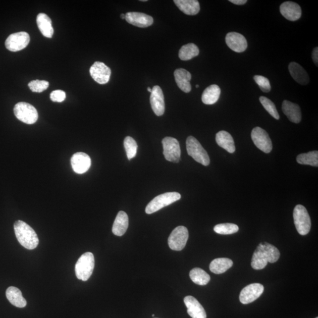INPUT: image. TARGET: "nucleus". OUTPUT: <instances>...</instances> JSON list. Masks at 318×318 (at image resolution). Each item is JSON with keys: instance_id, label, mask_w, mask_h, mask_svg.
Returning a JSON list of instances; mask_svg holds the SVG:
<instances>
[{"instance_id": "obj_1", "label": "nucleus", "mask_w": 318, "mask_h": 318, "mask_svg": "<svg viewBox=\"0 0 318 318\" xmlns=\"http://www.w3.org/2000/svg\"><path fill=\"white\" fill-rule=\"evenodd\" d=\"M280 257L277 247L271 244L260 243L253 254L251 266L255 270H263L269 262L275 263Z\"/></svg>"}, {"instance_id": "obj_2", "label": "nucleus", "mask_w": 318, "mask_h": 318, "mask_svg": "<svg viewBox=\"0 0 318 318\" xmlns=\"http://www.w3.org/2000/svg\"><path fill=\"white\" fill-rule=\"evenodd\" d=\"M14 232L18 241L25 248L33 250L37 247L39 239L37 233L30 226L22 221L14 223Z\"/></svg>"}, {"instance_id": "obj_3", "label": "nucleus", "mask_w": 318, "mask_h": 318, "mask_svg": "<svg viewBox=\"0 0 318 318\" xmlns=\"http://www.w3.org/2000/svg\"><path fill=\"white\" fill-rule=\"evenodd\" d=\"M94 263L93 253L86 252L83 254L76 264L75 272L77 278L80 280L87 281L93 274Z\"/></svg>"}, {"instance_id": "obj_4", "label": "nucleus", "mask_w": 318, "mask_h": 318, "mask_svg": "<svg viewBox=\"0 0 318 318\" xmlns=\"http://www.w3.org/2000/svg\"><path fill=\"white\" fill-rule=\"evenodd\" d=\"M186 149L187 153L194 161L205 166L210 164V158L207 151L204 149L199 141L195 137L193 136L187 137Z\"/></svg>"}, {"instance_id": "obj_5", "label": "nucleus", "mask_w": 318, "mask_h": 318, "mask_svg": "<svg viewBox=\"0 0 318 318\" xmlns=\"http://www.w3.org/2000/svg\"><path fill=\"white\" fill-rule=\"evenodd\" d=\"M181 198V195L178 192H168L160 194L150 201L146 208L147 214H152L169 206Z\"/></svg>"}, {"instance_id": "obj_6", "label": "nucleus", "mask_w": 318, "mask_h": 318, "mask_svg": "<svg viewBox=\"0 0 318 318\" xmlns=\"http://www.w3.org/2000/svg\"><path fill=\"white\" fill-rule=\"evenodd\" d=\"M293 220L297 231L300 235H306L311 228V220L306 208L301 204L296 205L293 210Z\"/></svg>"}, {"instance_id": "obj_7", "label": "nucleus", "mask_w": 318, "mask_h": 318, "mask_svg": "<svg viewBox=\"0 0 318 318\" xmlns=\"http://www.w3.org/2000/svg\"><path fill=\"white\" fill-rule=\"evenodd\" d=\"M14 113L18 119L28 125H33L38 118L36 109L26 102H18L14 106Z\"/></svg>"}, {"instance_id": "obj_8", "label": "nucleus", "mask_w": 318, "mask_h": 318, "mask_svg": "<svg viewBox=\"0 0 318 318\" xmlns=\"http://www.w3.org/2000/svg\"><path fill=\"white\" fill-rule=\"evenodd\" d=\"M188 238V230L185 226H178L173 230L169 237L168 244L170 248L176 251L183 250L185 248Z\"/></svg>"}, {"instance_id": "obj_9", "label": "nucleus", "mask_w": 318, "mask_h": 318, "mask_svg": "<svg viewBox=\"0 0 318 318\" xmlns=\"http://www.w3.org/2000/svg\"><path fill=\"white\" fill-rule=\"evenodd\" d=\"M164 154L169 162L178 163L180 160L181 150L178 140L171 137H166L162 140Z\"/></svg>"}, {"instance_id": "obj_10", "label": "nucleus", "mask_w": 318, "mask_h": 318, "mask_svg": "<svg viewBox=\"0 0 318 318\" xmlns=\"http://www.w3.org/2000/svg\"><path fill=\"white\" fill-rule=\"evenodd\" d=\"M30 41V35L26 32H19L9 35L6 41V47L11 51H19L26 48Z\"/></svg>"}, {"instance_id": "obj_11", "label": "nucleus", "mask_w": 318, "mask_h": 318, "mask_svg": "<svg viewBox=\"0 0 318 318\" xmlns=\"http://www.w3.org/2000/svg\"><path fill=\"white\" fill-rule=\"evenodd\" d=\"M251 138L254 145L265 153H270L272 150V143L268 133L261 129L256 127L251 133Z\"/></svg>"}, {"instance_id": "obj_12", "label": "nucleus", "mask_w": 318, "mask_h": 318, "mask_svg": "<svg viewBox=\"0 0 318 318\" xmlns=\"http://www.w3.org/2000/svg\"><path fill=\"white\" fill-rule=\"evenodd\" d=\"M263 291L264 286L258 283L247 285L240 292V301L243 304L252 303L259 298Z\"/></svg>"}, {"instance_id": "obj_13", "label": "nucleus", "mask_w": 318, "mask_h": 318, "mask_svg": "<svg viewBox=\"0 0 318 318\" xmlns=\"http://www.w3.org/2000/svg\"><path fill=\"white\" fill-rule=\"evenodd\" d=\"M90 73L95 81L98 84H104L109 82L112 72L105 64L96 62L90 67Z\"/></svg>"}, {"instance_id": "obj_14", "label": "nucleus", "mask_w": 318, "mask_h": 318, "mask_svg": "<svg viewBox=\"0 0 318 318\" xmlns=\"http://www.w3.org/2000/svg\"><path fill=\"white\" fill-rule=\"evenodd\" d=\"M150 101L152 110L157 116L164 114L165 111V98L161 88L155 86L152 88Z\"/></svg>"}, {"instance_id": "obj_15", "label": "nucleus", "mask_w": 318, "mask_h": 318, "mask_svg": "<svg viewBox=\"0 0 318 318\" xmlns=\"http://www.w3.org/2000/svg\"><path fill=\"white\" fill-rule=\"evenodd\" d=\"M91 164V158L88 154L79 152L73 154L71 158V165L74 172L78 174H83L90 169Z\"/></svg>"}, {"instance_id": "obj_16", "label": "nucleus", "mask_w": 318, "mask_h": 318, "mask_svg": "<svg viewBox=\"0 0 318 318\" xmlns=\"http://www.w3.org/2000/svg\"><path fill=\"white\" fill-rule=\"evenodd\" d=\"M225 41L228 47L236 52L245 51L247 47L246 39L241 34L231 32L226 35Z\"/></svg>"}, {"instance_id": "obj_17", "label": "nucleus", "mask_w": 318, "mask_h": 318, "mask_svg": "<svg viewBox=\"0 0 318 318\" xmlns=\"http://www.w3.org/2000/svg\"><path fill=\"white\" fill-rule=\"evenodd\" d=\"M125 20L127 22L140 28H146L153 23V19L147 14L139 12L126 13Z\"/></svg>"}, {"instance_id": "obj_18", "label": "nucleus", "mask_w": 318, "mask_h": 318, "mask_svg": "<svg viewBox=\"0 0 318 318\" xmlns=\"http://www.w3.org/2000/svg\"><path fill=\"white\" fill-rule=\"evenodd\" d=\"M187 308V313L192 318H206V313L203 307L193 296H187L184 298Z\"/></svg>"}, {"instance_id": "obj_19", "label": "nucleus", "mask_w": 318, "mask_h": 318, "mask_svg": "<svg viewBox=\"0 0 318 318\" xmlns=\"http://www.w3.org/2000/svg\"><path fill=\"white\" fill-rule=\"evenodd\" d=\"M280 12L286 19L291 21L299 20L302 16V10L299 5L292 2L282 3L280 6Z\"/></svg>"}, {"instance_id": "obj_20", "label": "nucleus", "mask_w": 318, "mask_h": 318, "mask_svg": "<svg viewBox=\"0 0 318 318\" xmlns=\"http://www.w3.org/2000/svg\"><path fill=\"white\" fill-rule=\"evenodd\" d=\"M282 109L290 121L295 123H299L301 121V111L299 105L291 101L284 100L283 101Z\"/></svg>"}, {"instance_id": "obj_21", "label": "nucleus", "mask_w": 318, "mask_h": 318, "mask_svg": "<svg viewBox=\"0 0 318 318\" xmlns=\"http://www.w3.org/2000/svg\"><path fill=\"white\" fill-rule=\"evenodd\" d=\"M176 83L180 89L185 93H189L192 90L190 81L192 79L191 74L185 69H178L174 73Z\"/></svg>"}, {"instance_id": "obj_22", "label": "nucleus", "mask_w": 318, "mask_h": 318, "mask_svg": "<svg viewBox=\"0 0 318 318\" xmlns=\"http://www.w3.org/2000/svg\"><path fill=\"white\" fill-rule=\"evenodd\" d=\"M288 69L293 79L297 83L301 85H306L309 83V77L308 74L299 64L292 62L289 64Z\"/></svg>"}, {"instance_id": "obj_23", "label": "nucleus", "mask_w": 318, "mask_h": 318, "mask_svg": "<svg viewBox=\"0 0 318 318\" xmlns=\"http://www.w3.org/2000/svg\"><path fill=\"white\" fill-rule=\"evenodd\" d=\"M129 226V217L126 212L120 211L117 215L112 228L113 234L122 236L127 231Z\"/></svg>"}, {"instance_id": "obj_24", "label": "nucleus", "mask_w": 318, "mask_h": 318, "mask_svg": "<svg viewBox=\"0 0 318 318\" xmlns=\"http://www.w3.org/2000/svg\"><path fill=\"white\" fill-rule=\"evenodd\" d=\"M216 141L219 146L224 148L229 153H234L235 151L234 140L231 134L226 131L222 130L219 132L216 135Z\"/></svg>"}, {"instance_id": "obj_25", "label": "nucleus", "mask_w": 318, "mask_h": 318, "mask_svg": "<svg viewBox=\"0 0 318 318\" xmlns=\"http://www.w3.org/2000/svg\"><path fill=\"white\" fill-rule=\"evenodd\" d=\"M174 3L187 15H196L200 12L199 3L197 0H175Z\"/></svg>"}, {"instance_id": "obj_26", "label": "nucleus", "mask_w": 318, "mask_h": 318, "mask_svg": "<svg viewBox=\"0 0 318 318\" xmlns=\"http://www.w3.org/2000/svg\"><path fill=\"white\" fill-rule=\"evenodd\" d=\"M6 296L13 305L23 308L27 305L26 300L23 296L22 293L19 288L10 286L6 291Z\"/></svg>"}, {"instance_id": "obj_27", "label": "nucleus", "mask_w": 318, "mask_h": 318, "mask_svg": "<svg viewBox=\"0 0 318 318\" xmlns=\"http://www.w3.org/2000/svg\"><path fill=\"white\" fill-rule=\"evenodd\" d=\"M37 24L39 30L44 37L51 38L54 34L51 20L47 14L40 13L37 17Z\"/></svg>"}, {"instance_id": "obj_28", "label": "nucleus", "mask_w": 318, "mask_h": 318, "mask_svg": "<svg viewBox=\"0 0 318 318\" xmlns=\"http://www.w3.org/2000/svg\"><path fill=\"white\" fill-rule=\"evenodd\" d=\"M221 93L220 87L217 84H212L204 90L201 95V100L205 104H214L219 100Z\"/></svg>"}, {"instance_id": "obj_29", "label": "nucleus", "mask_w": 318, "mask_h": 318, "mask_svg": "<svg viewBox=\"0 0 318 318\" xmlns=\"http://www.w3.org/2000/svg\"><path fill=\"white\" fill-rule=\"evenodd\" d=\"M233 266V261L228 258H217L211 261L210 264V270L212 273L222 274Z\"/></svg>"}, {"instance_id": "obj_30", "label": "nucleus", "mask_w": 318, "mask_h": 318, "mask_svg": "<svg viewBox=\"0 0 318 318\" xmlns=\"http://www.w3.org/2000/svg\"><path fill=\"white\" fill-rule=\"evenodd\" d=\"M189 276L194 284L201 286L207 285L210 280V275L199 268L193 269L190 272Z\"/></svg>"}, {"instance_id": "obj_31", "label": "nucleus", "mask_w": 318, "mask_h": 318, "mask_svg": "<svg viewBox=\"0 0 318 318\" xmlns=\"http://www.w3.org/2000/svg\"><path fill=\"white\" fill-rule=\"evenodd\" d=\"M199 54V49L197 46L193 43H189L182 46L180 49L179 57L183 61H187L192 59Z\"/></svg>"}, {"instance_id": "obj_32", "label": "nucleus", "mask_w": 318, "mask_h": 318, "mask_svg": "<svg viewBox=\"0 0 318 318\" xmlns=\"http://www.w3.org/2000/svg\"><path fill=\"white\" fill-rule=\"evenodd\" d=\"M296 161L299 164L310 165L317 167L318 151H312L307 153L300 154L296 157Z\"/></svg>"}, {"instance_id": "obj_33", "label": "nucleus", "mask_w": 318, "mask_h": 318, "mask_svg": "<svg viewBox=\"0 0 318 318\" xmlns=\"http://www.w3.org/2000/svg\"><path fill=\"white\" fill-rule=\"evenodd\" d=\"M124 146L129 160L136 156L137 150V144L135 140L132 137L127 136L124 140Z\"/></svg>"}, {"instance_id": "obj_34", "label": "nucleus", "mask_w": 318, "mask_h": 318, "mask_svg": "<svg viewBox=\"0 0 318 318\" xmlns=\"http://www.w3.org/2000/svg\"><path fill=\"white\" fill-rule=\"evenodd\" d=\"M239 227L235 224H221L216 225L214 227V231L220 235H231L238 232Z\"/></svg>"}, {"instance_id": "obj_35", "label": "nucleus", "mask_w": 318, "mask_h": 318, "mask_svg": "<svg viewBox=\"0 0 318 318\" xmlns=\"http://www.w3.org/2000/svg\"><path fill=\"white\" fill-rule=\"evenodd\" d=\"M259 101L263 107L274 118L279 120V115L277 108L273 102L270 99L264 96H261L259 98Z\"/></svg>"}, {"instance_id": "obj_36", "label": "nucleus", "mask_w": 318, "mask_h": 318, "mask_svg": "<svg viewBox=\"0 0 318 318\" xmlns=\"http://www.w3.org/2000/svg\"><path fill=\"white\" fill-rule=\"evenodd\" d=\"M28 86L32 91L41 93L47 89L49 83L47 81L36 80L30 81Z\"/></svg>"}, {"instance_id": "obj_37", "label": "nucleus", "mask_w": 318, "mask_h": 318, "mask_svg": "<svg viewBox=\"0 0 318 318\" xmlns=\"http://www.w3.org/2000/svg\"><path fill=\"white\" fill-rule=\"evenodd\" d=\"M254 80L255 81L256 84L259 86L261 90L264 93H268L271 90L270 81L267 77L262 76L256 75L253 77Z\"/></svg>"}, {"instance_id": "obj_38", "label": "nucleus", "mask_w": 318, "mask_h": 318, "mask_svg": "<svg viewBox=\"0 0 318 318\" xmlns=\"http://www.w3.org/2000/svg\"><path fill=\"white\" fill-rule=\"evenodd\" d=\"M66 95L65 92L58 90L51 92L50 99L52 101L61 102L65 100Z\"/></svg>"}, {"instance_id": "obj_39", "label": "nucleus", "mask_w": 318, "mask_h": 318, "mask_svg": "<svg viewBox=\"0 0 318 318\" xmlns=\"http://www.w3.org/2000/svg\"><path fill=\"white\" fill-rule=\"evenodd\" d=\"M312 59L315 65L317 67L318 65V48L316 47L313 49L312 51Z\"/></svg>"}, {"instance_id": "obj_40", "label": "nucleus", "mask_w": 318, "mask_h": 318, "mask_svg": "<svg viewBox=\"0 0 318 318\" xmlns=\"http://www.w3.org/2000/svg\"><path fill=\"white\" fill-rule=\"evenodd\" d=\"M229 2H231L236 5H243L247 3L246 0H229Z\"/></svg>"}, {"instance_id": "obj_41", "label": "nucleus", "mask_w": 318, "mask_h": 318, "mask_svg": "<svg viewBox=\"0 0 318 318\" xmlns=\"http://www.w3.org/2000/svg\"><path fill=\"white\" fill-rule=\"evenodd\" d=\"M121 18L122 19H125L126 18V14H121Z\"/></svg>"}, {"instance_id": "obj_42", "label": "nucleus", "mask_w": 318, "mask_h": 318, "mask_svg": "<svg viewBox=\"0 0 318 318\" xmlns=\"http://www.w3.org/2000/svg\"><path fill=\"white\" fill-rule=\"evenodd\" d=\"M147 91H148V92H150V93H151L152 89H151V88H150V87H148V88H147Z\"/></svg>"}, {"instance_id": "obj_43", "label": "nucleus", "mask_w": 318, "mask_h": 318, "mask_svg": "<svg viewBox=\"0 0 318 318\" xmlns=\"http://www.w3.org/2000/svg\"><path fill=\"white\" fill-rule=\"evenodd\" d=\"M196 88H199V85H196Z\"/></svg>"}, {"instance_id": "obj_44", "label": "nucleus", "mask_w": 318, "mask_h": 318, "mask_svg": "<svg viewBox=\"0 0 318 318\" xmlns=\"http://www.w3.org/2000/svg\"><path fill=\"white\" fill-rule=\"evenodd\" d=\"M316 318H318L317 317H316Z\"/></svg>"}]
</instances>
